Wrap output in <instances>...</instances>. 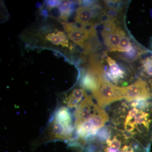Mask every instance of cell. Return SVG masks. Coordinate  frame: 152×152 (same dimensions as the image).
<instances>
[{
  "mask_svg": "<svg viewBox=\"0 0 152 152\" xmlns=\"http://www.w3.org/2000/svg\"><path fill=\"white\" fill-rule=\"evenodd\" d=\"M106 143L110 148L118 150V151L119 150L121 145V142L118 140L116 137H114L112 140H110V139L107 140Z\"/></svg>",
  "mask_w": 152,
  "mask_h": 152,
  "instance_id": "obj_19",
  "label": "cell"
},
{
  "mask_svg": "<svg viewBox=\"0 0 152 152\" xmlns=\"http://www.w3.org/2000/svg\"><path fill=\"white\" fill-rule=\"evenodd\" d=\"M146 51L142 49L137 44L132 43L131 48L126 51L121 53L118 55L120 58L127 62H132L140 58L142 55Z\"/></svg>",
  "mask_w": 152,
  "mask_h": 152,
  "instance_id": "obj_11",
  "label": "cell"
},
{
  "mask_svg": "<svg viewBox=\"0 0 152 152\" xmlns=\"http://www.w3.org/2000/svg\"><path fill=\"white\" fill-rule=\"evenodd\" d=\"M109 119L108 115L104 110L101 109L96 115L89 120L92 125L93 132L95 136L96 135L99 129L103 127Z\"/></svg>",
  "mask_w": 152,
  "mask_h": 152,
  "instance_id": "obj_14",
  "label": "cell"
},
{
  "mask_svg": "<svg viewBox=\"0 0 152 152\" xmlns=\"http://www.w3.org/2000/svg\"><path fill=\"white\" fill-rule=\"evenodd\" d=\"M46 40L55 45H60L72 49V47L69 44L67 36L64 32L56 31L48 34L45 37Z\"/></svg>",
  "mask_w": 152,
  "mask_h": 152,
  "instance_id": "obj_12",
  "label": "cell"
},
{
  "mask_svg": "<svg viewBox=\"0 0 152 152\" xmlns=\"http://www.w3.org/2000/svg\"><path fill=\"white\" fill-rule=\"evenodd\" d=\"M106 61L109 66V70L105 72L107 78L115 83H118L124 78L126 72L124 66L118 64L111 57L107 56Z\"/></svg>",
  "mask_w": 152,
  "mask_h": 152,
  "instance_id": "obj_8",
  "label": "cell"
},
{
  "mask_svg": "<svg viewBox=\"0 0 152 152\" xmlns=\"http://www.w3.org/2000/svg\"><path fill=\"white\" fill-rule=\"evenodd\" d=\"M61 24L68 37L76 45L84 48L90 37V30L84 27L78 26L74 23L61 22Z\"/></svg>",
  "mask_w": 152,
  "mask_h": 152,
  "instance_id": "obj_7",
  "label": "cell"
},
{
  "mask_svg": "<svg viewBox=\"0 0 152 152\" xmlns=\"http://www.w3.org/2000/svg\"><path fill=\"white\" fill-rule=\"evenodd\" d=\"M102 23L103 28L101 35L104 44L110 51H116L121 38L125 34L124 31L113 20H104Z\"/></svg>",
  "mask_w": 152,
  "mask_h": 152,
  "instance_id": "obj_3",
  "label": "cell"
},
{
  "mask_svg": "<svg viewBox=\"0 0 152 152\" xmlns=\"http://www.w3.org/2000/svg\"><path fill=\"white\" fill-rule=\"evenodd\" d=\"M48 131L49 140H68L72 139L74 127L72 115L68 108L62 107L56 111Z\"/></svg>",
  "mask_w": 152,
  "mask_h": 152,
  "instance_id": "obj_1",
  "label": "cell"
},
{
  "mask_svg": "<svg viewBox=\"0 0 152 152\" xmlns=\"http://www.w3.org/2000/svg\"><path fill=\"white\" fill-rule=\"evenodd\" d=\"M152 121V120L150 118V115L148 113L139 111L137 115L135 118L134 123L136 127H137L138 125H143L147 132H148Z\"/></svg>",
  "mask_w": 152,
  "mask_h": 152,
  "instance_id": "obj_15",
  "label": "cell"
},
{
  "mask_svg": "<svg viewBox=\"0 0 152 152\" xmlns=\"http://www.w3.org/2000/svg\"><path fill=\"white\" fill-rule=\"evenodd\" d=\"M121 152H134V149L131 146H128L127 145H125L122 149Z\"/></svg>",
  "mask_w": 152,
  "mask_h": 152,
  "instance_id": "obj_22",
  "label": "cell"
},
{
  "mask_svg": "<svg viewBox=\"0 0 152 152\" xmlns=\"http://www.w3.org/2000/svg\"><path fill=\"white\" fill-rule=\"evenodd\" d=\"M90 31V37L85 45L84 50L82 54V59L86 58L88 56L98 54V52L102 48V44L97 34L94 26H91Z\"/></svg>",
  "mask_w": 152,
  "mask_h": 152,
  "instance_id": "obj_9",
  "label": "cell"
},
{
  "mask_svg": "<svg viewBox=\"0 0 152 152\" xmlns=\"http://www.w3.org/2000/svg\"><path fill=\"white\" fill-rule=\"evenodd\" d=\"M151 47H152V44H151Z\"/></svg>",
  "mask_w": 152,
  "mask_h": 152,
  "instance_id": "obj_25",
  "label": "cell"
},
{
  "mask_svg": "<svg viewBox=\"0 0 152 152\" xmlns=\"http://www.w3.org/2000/svg\"><path fill=\"white\" fill-rule=\"evenodd\" d=\"M100 109L94 103L90 96L86 95L76 109L75 127L94 116Z\"/></svg>",
  "mask_w": 152,
  "mask_h": 152,
  "instance_id": "obj_4",
  "label": "cell"
},
{
  "mask_svg": "<svg viewBox=\"0 0 152 152\" xmlns=\"http://www.w3.org/2000/svg\"><path fill=\"white\" fill-rule=\"evenodd\" d=\"M111 131L107 127H103L98 131L96 137L101 142H106L110 137Z\"/></svg>",
  "mask_w": 152,
  "mask_h": 152,
  "instance_id": "obj_18",
  "label": "cell"
},
{
  "mask_svg": "<svg viewBox=\"0 0 152 152\" xmlns=\"http://www.w3.org/2000/svg\"><path fill=\"white\" fill-rule=\"evenodd\" d=\"M152 92L145 81L139 79L133 84L125 87L124 99L128 102L137 100L149 99Z\"/></svg>",
  "mask_w": 152,
  "mask_h": 152,
  "instance_id": "obj_5",
  "label": "cell"
},
{
  "mask_svg": "<svg viewBox=\"0 0 152 152\" xmlns=\"http://www.w3.org/2000/svg\"><path fill=\"white\" fill-rule=\"evenodd\" d=\"M141 68L143 75L149 78H152V56L142 60Z\"/></svg>",
  "mask_w": 152,
  "mask_h": 152,
  "instance_id": "obj_16",
  "label": "cell"
},
{
  "mask_svg": "<svg viewBox=\"0 0 152 152\" xmlns=\"http://www.w3.org/2000/svg\"><path fill=\"white\" fill-rule=\"evenodd\" d=\"M104 152H121V151L119 150L118 151V150L110 148V147H108L104 150Z\"/></svg>",
  "mask_w": 152,
  "mask_h": 152,
  "instance_id": "obj_23",
  "label": "cell"
},
{
  "mask_svg": "<svg viewBox=\"0 0 152 152\" xmlns=\"http://www.w3.org/2000/svg\"><path fill=\"white\" fill-rule=\"evenodd\" d=\"M100 107L104 108L115 101L124 99L125 87H117L111 83L106 75L99 78L97 87L93 92Z\"/></svg>",
  "mask_w": 152,
  "mask_h": 152,
  "instance_id": "obj_2",
  "label": "cell"
},
{
  "mask_svg": "<svg viewBox=\"0 0 152 152\" xmlns=\"http://www.w3.org/2000/svg\"><path fill=\"white\" fill-rule=\"evenodd\" d=\"M150 84H151V89H152V80L150 81Z\"/></svg>",
  "mask_w": 152,
  "mask_h": 152,
  "instance_id": "obj_24",
  "label": "cell"
},
{
  "mask_svg": "<svg viewBox=\"0 0 152 152\" xmlns=\"http://www.w3.org/2000/svg\"><path fill=\"white\" fill-rule=\"evenodd\" d=\"M139 110L136 108H134L132 109L131 111L129 112L126 118L125 123H128L129 122L131 121V120L132 119L134 118H136V116L139 113Z\"/></svg>",
  "mask_w": 152,
  "mask_h": 152,
  "instance_id": "obj_21",
  "label": "cell"
},
{
  "mask_svg": "<svg viewBox=\"0 0 152 152\" xmlns=\"http://www.w3.org/2000/svg\"><path fill=\"white\" fill-rule=\"evenodd\" d=\"M102 10L100 4L98 2L90 7H79L76 10L75 21L84 27L90 25L94 26L93 20L98 16L102 18Z\"/></svg>",
  "mask_w": 152,
  "mask_h": 152,
  "instance_id": "obj_6",
  "label": "cell"
},
{
  "mask_svg": "<svg viewBox=\"0 0 152 152\" xmlns=\"http://www.w3.org/2000/svg\"><path fill=\"white\" fill-rule=\"evenodd\" d=\"M61 1H56V0H53V1H45V4L47 8L49 10L58 7L60 4H61Z\"/></svg>",
  "mask_w": 152,
  "mask_h": 152,
  "instance_id": "obj_20",
  "label": "cell"
},
{
  "mask_svg": "<svg viewBox=\"0 0 152 152\" xmlns=\"http://www.w3.org/2000/svg\"><path fill=\"white\" fill-rule=\"evenodd\" d=\"M132 43L131 42L129 38L124 34L122 37L120 41V44L116 50V51L119 53H123L126 51L131 48Z\"/></svg>",
  "mask_w": 152,
  "mask_h": 152,
  "instance_id": "obj_17",
  "label": "cell"
},
{
  "mask_svg": "<svg viewBox=\"0 0 152 152\" xmlns=\"http://www.w3.org/2000/svg\"><path fill=\"white\" fill-rule=\"evenodd\" d=\"M87 94L83 88H76L73 90L69 94L66 95L64 99V103L66 107L73 108L77 107L79 103Z\"/></svg>",
  "mask_w": 152,
  "mask_h": 152,
  "instance_id": "obj_10",
  "label": "cell"
},
{
  "mask_svg": "<svg viewBox=\"0 0 152 152\" xmlns=\"http://www.w3.org/2000/svg\"><path fill=\"white\" fill-rule=\"evenodd\" d=\"M80 1H63L58 7L60 12L59 18L66 21L74 12L76 5L80 4Z\"/></svg>",
  "mask_w": 152,
  "mask_h": 152,
  "instance_id": "obj_13",
  "label": "cell"
}]
</instances>
